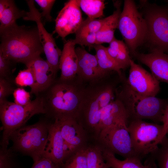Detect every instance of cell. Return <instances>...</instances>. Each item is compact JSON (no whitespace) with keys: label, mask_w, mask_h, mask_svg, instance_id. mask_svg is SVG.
Wrapping results in <instances>:
<instances>
[{"label":"cell","mask_w":168,"mask_h":168,"mask_svg":"<svg viewBox=\"0 0 168 168\" xmlns=\"http://www.w3.org/2000/svg\"><path fill=\"white\" fill-rule=\"evenodd\" d=\"M126 81L133 90L144 96H156L160 90V82L132 59L129 75Z\"/></svg>","instance_id":"4fadbf2b"},{"label":"cell","mask_w":168,"mask_h":168,"mask_svg":"<svg viewBox=\"0 0 168 168\" xmlns=\"http://www.w3.org/2000/svg\"><path fill=\"white\" fill-rule=\"evenodd\" d=\"M114 4L116 10L112 15L104 18L102 26L96 34V44H101L104 43L109 44L115 38L114 32L117 28L121 11L120 2L117 1Z\"/></svg>","instance_id":"44dd1931"},{"label":"cell","mask_w":168,"mask_h":168,"mask_svg":"<svg viewBox=\"0 0 168 168\" xmlns=\"http://www.w3.org/2000/svg\"><path fill=\"white\" fill-rule=\"evenodd\" d=\"M140 62L147 66L152 74L159 82L168 84V54L156 49L149 54L138 53L133 55Z\"/></svg>","instance_id":"e0dca14e"},{"label":"cell","mask_w":168,"mask_h":168,"mask_svg":"<svg viewBox=\"0 0 168 168\" xmlns=\"http://www.w3.org/2000/svg\"><path fill=\"white\" fill-rule=\"evenodd\" d=\"M87 84L77 76L66 80L56 78L49 86L37 95L42 99L46 117L54 120L67 117L76 119Z\"/></svg>","instance_id":"7a4b0ae2"},{"label":"cell","mask_w":168,"mask_h":168,"mask_svg":"<svg viewBox=\"0 0 168 168\" xmlns=\"http://www.w3.org/2000/svg\"><path fill=\"white\" fill-rule=\"evenodd\" d=\"M72 154L62 137L58 121L55 119L50 126L43 156L62 168Z\"/></svg>","instance_id":"5bb4252c"},{"label":"cell","mask_w":168,"mask_h":168,"mask_svg":"<svg viewBox=\"0 0 168 168\" xmlns=\"http://www.w3.org/2000/svg\"><path fill=\"white\" fill-rule=\"evenodd\" d=\"M128 116L123 104L115 97L113 101L102 110L100 132L102 129L108 126L120 123L128 124Z\"/></svg>","instance_id":"ffe728a7"},{"label":"cell","mask_w":168,"mask_h":168,"mask_svg":"<svg viewBox=\"0 0 168 168\" xmlns=\"http://www.w3.org/2000/svg\"><path fill=\"white\" fill-rule=\"evenodd\" d=\"M96 52V56L101 69L106 72H116L121 77L124 74L120 66L109 55L106 47L102 44H95L93 46Z\"/></svg>","instance_id":"d4e9b609"},{"label":"cell","mask_w":168,"mask_h":168,"mask_svg":"<svg viewBox=\"0 0 168 168\" xmlns=\"http://www.w3.org/2000/svg\"><path fill=\"white\" fill-rule=\"evenodd\" d=\"M15 82L18 87H22L29 86L32 88L34 86L35 81L34 77L30 68H27L21 70L15 78Z\"/></svg>","instance_id":"4dcf8cb0"},{"label":"cell","mask_w":168,"mask_h":168,"mask_svg":"<svg viewBox=\"0 0 168 168\" xmlns=\"http://www.w3.org/2000/svg\"><path fill=\"white\" fill-rule=\"evenodd\" d=\"M25 65L31 69L35 79V83L30 89V94L36 96L49 86L56 78L49 63L40 56Z\"/></svg>","instance_id":"ac0fdd59"},{"label":"cell","mask_w":168,"mask_h":168,"mask_svg":"<svg viewBox=\"0 0 168 168\" xmlns=\"http://www.w3.org/2000/svg\"><path fill=\"white\" fill-rule=\"evenodd\" d=\"M26 12L19 9L14 0H0V28L16 23L17 19L25 16Z\"/></svg>","instance_id":"603a6c76"},{"label":"cell","mask_w":168,"mask_h":168,"mask_svg":"<svg viewBox=\"0 0 168 168\" xmlns=\"http://www.w3.org/2000/svg\"><path fill=\"white\" fill-rule=\"evenodd\" d=\"M29 8V11L26 12L23 18L26 21L35 22L38 27L40 43L47 59V61L51 66L53 73L57 77L59 70V63L62 51L57 45L53 34L48 32L44 26L42 21L41 13L35 7L34 1L26 0Z\"/></svg>","instance_id":"8fae6325"},{"label":"cell","mask_w":168,"mask_h":168,"mask_svg":"<svg viewBox=\"0 0 168 168\" xmlns=\"http://www.w3.org/2000/svg\"><path fill=\"white\" fill-rule=\"evenodd\" d=\"M56 119L58 121L64 140L72 153L87 147L88 135L75 118Z\"/></svg>","instance_id":"9a60e30c"},{"label":"cell","mask_w":168,"mask_h":168,"mask_svg":"<svg viewBox=\"0 0 168 168\" xmlns=\"http://www.w3.org/2000/svg\"><path fill=\"white\" fill-rule=\"evenodd\" d=\"M113 72L87 83L84 91L76 119L94 139L99 133L102 110L115 99V91L120 78Z\"/></svg>","instance_id":"6da1fadb"},{"label":"cell","mask_w":168,"mask_h":168,"mask_svg":"<svg viewBox=\"0 0 168 168\" xmlns=\"http://www.w3.org/2000/svg\"><path fill=\"white\" fill-rule=\"evenodd\" d=\"M34 162L31 168H62L44 156L34 161Z\"/></svg>","instance_id":"74e56055"},{"label":"cell","mask_w":168,"mask_h":168,"mask_svg":"<svg viewBox=\"0 0 168 168\" xmlns=\"http://www.w3.org/2000/svg\"><path fill=\"white\" fill-rule=\"evenodd\" d=\"M118 29L132 54L147 40V26L142 13L140 12L133 0L124 1L123 10L119 18Z\"/></svg>","instance_id":"52a82bcc"},{"label":"cell","mask_w":168,"mask_h":168,"mask_svg":"<svg viewBox=\"0 0 168 168\" xmlns=\"http://www.w3.org/2000/svg\"><path fill=\"white\" fill-rule=\"evenodd\" d=\"M77 4L88 17L96 19L103 16L105 8L104 1L101 0H77Z\"/></svg>","instance_id":"484cf974"},{"label":"cell","mask_w":168,"mask_h":168,"mask_svg":"<svg viewBox=\"0 0 168 168\" xmlns=\"http://www.w3.org/2000/svg\"><path fill=\"white\" fill-rule=\"evenodd\" d=\"M48 119L46 117L34 124L24 125L14 132L10 137L13 143L12 150L30 156L33 161L43 156L51 124Z\"/></svg>","instance_id":"8992f818"},{"label":"cell","mask_w":168,"mask_h":168,"mask_svg":"<svg viewBox=\"0 0 168 168\" xmlns=\"http://www.w3.org/2000/svg\"><path fill=\"white\" fill-rule=\"evenodd\" d=\"M14 102L18 105H24L29 104L30 100V92L26 91L22 87L16 88L13 93Z\"/></svg>","instance_id":"d590c367"},{"label":"cell","mask_w":168,"mask_h":168,"mask_svg":"<svg viewBox=\"0 0 168 168\" xmlns=\"http://www.w3.org/2000/svg\"><path fill=\"white\" fill-rule=\"evenodd\" d=\"M76 52L78 59L76 76L84 83L87 84L112 72L108 73L103 71L98 64L95 55L89 53L84 48L78 47L76 48Z\"/></svg>","instance_id":"2e32d148"},{"label":"cell","mask_w":168,"mask_h":168,"mask_svg":"<svg viewBox=\"0 0 168 168\" xmlns=\"http://www.w3.org/2000/svg\"><path fill=\"white\" fill-rule=\"evenodd\" d=\"M86 148L72 153L64 162L62 168H87Z\"/></svg>","instance_id":"83f0119b"},{"label":"cell","mask_w":168,"mask_h":168,"mask_svg":"<svg viewBox=\"0 0 168 168\" xmlns=\"http://www.w3.org/2000/svg\"><path fill=\"white\" fill-rule=\"evenodd\" d=\"M124 75L115 91V97L123 104L128 120L148 119L158 124L162 122L168 101L156 96L140 94L133 90L126 82Z\"/></svg>","instance_id":"277c9868"},{"label":"cell","mask_w":168,"mask_h":168,"mask_svg":"<svg viewBox=\"0 0 168 168\" xmlns=\"http://www.w3.org/2000/svg\"><path fill=\"white\" fill-rule=\"evenodd\" d=\"M147 26V40L154 49L168 54V8L156 4L142 3Z\"/></svg>","instance_id":"9c48e42d"},{"label":"cell","mask_w":168,"mask_h":168,"mask_svg":"<svg viewBox=\"0 0 168 168\" xmlns=\"http://www.w3.org/2000/svg\"><path fill=\"white\" fill-rule=\"evenodd\" d=\"M83 21L82 12L77 0L66 2L55 20V29L53 34L64 40L70 34H75Z\"/></svg>","instance_id":"7c38bea8"},{"label":"cell","mask_w":168,"mask_h":168,"mask_svg":"<svg viewBox=\"0 0 168 168\" xmlns=\"http://www.w3.org/2000/svg\"><path fill=\"white\" fill-rule=\"evenodd\" d=\"M12 149L1 147L0 153V168H12L14 166Z\"/></svg>","instance_id":"e575fe53"},{"label":"cell","mask_w":168,"mask_h":168,"mask_svg":"<svg viewBox=\"0 0 168 168\" xmlns=\"http://www.w3.org/2000/svg\"><path fill=\"white\" fill-rule=\"evenodd\" d=\"M35 1L41 7L42 12L41 13L42 17H44L46 21L51 22L52 18L50 15V12L55 0H35Z\"/></svg>","instance_id":"8d00e7d4"},{"label":"cell","mask_w":168,"mask_h":168,"mask_svg":"<svg viewBox=\"0 0 168 168\" xmlns=\"http://www.w3.org/2000/svg\"><path fill=\"white\" fill-rule=\"evenodd\" d=\"M16 63L5 56L0 51V77L15 78L13 73L16 69Z\"/></svg>","instance_id":"f546056e"},{"label":"cell","mask_w":168,"mask_h":168,"mask_svg":"<svg viewBox=\"0 0 168 168\" xmlns=\"http://www.w3.org/2000/svg\"><path fill=\"white\" fill-rule=\"evenodd\" d=\"M86 150L87 168H110L105 160L102 149L98 144L88 145Z\"/></svg>","instance_id":"4316f807"},{"label":"cell","mask_w":168,"mask_h":168,"mask_svg":"<svg viewBox=\"0 0 168 168\" xmlns=\"http://www.w3.org/2000/svg\"><path fill=\"white\" fill-rule=\"evenodd\" d=\"M73 41L76 44L88 47L89 49L96 44V34L88 33L75 35Z\"/></svg>","instance_id":"836d02e7"},{"label":"cell","mask_w":168,"mask_h":168,"mask_svg":"<svg viewBox=\"0 0 168 168\" xmlns=\"http://www.w3.org/2000/svg\"><path fill=\"white\" fill-rule=\"evenodd\" d=\"M45 113L42 99L39 95L26 105H20L7 100L0 104V118L3 130L1 147L7 148L11 134L25 125L32 116Z\"/></svg>","instance_id":"5b68a950"},{"label":"cell","mask_w":168,"mask_h":168,"mask_svg":"<svg viewBox=\"0 0 168 168\" xmlns=\"http://www.w3.org/2000/svg\"><path fill=\"white\" fill-rule=\"evenodd\" d=\"M162 122L163 123V128L161 137V143L166 134H168V104L165 109Z\"/></svg>","instance_id":"f35d334b"},{"label":"cell","mask_w":168,"mask_h":168,"mask_svg":"<svg viewBox=\"0 0 168 168\" xmlns=\"http://www.w3.org/2000/svg\"><path fill=\"white\" fill-rule=\"evenodd\" d=\"M104 21L102 19H92L87 17L83 20L75 35L83 34L96 33L100 29Z\"/></svg>","instance_id":"f1b7e54d"},{"label":"cell","mask_w":168,"mask_h":168,"mask_svg":"<svg viewBox=\"0 0 168 168\" xmlns=\"http://www.w3.org/2000/svg\"><path fill=\"white\" fill-rule=\"evenodd\" d=\"M128 128L133 148L141 159L148 154H156L161 143L162 124L141 119L130 120Z\"/></svg>","instance_id":"ba28073f"},{"label":"cell","mask_w":168,"mask_h":168,"mask_svg":"<svg viewBox=\"0 0 168 168\" xmlns=\"http://www.w3.org/2000/svg\"><path fill=\"white\" fill-rule=\"evenodd\" d=\"M0 51L16 63L25 65L44 52L37 26L16 23L0 28Z\"/></svg>","instance_id":"3957f363"},{"label":"cell","mask_w":168,"mask_h":168,"mask_svg":"<svg viewBox=\"0 0 168 168\" xmlns=\"http://www.w3.org/2000/svg\"><path fill=\"white\" fill-rule=\"evenodd\" d=\"M73 40H66L60 57L59 63L61 75L59 79L66 80L72 79L77 75L78 59Z\"/></svg>","instance_id":"d6986e66"},{"label":"cell","mask_w":168,"mask_h":168,"mask_svg":"<svg viewBox=\"0 0 168 168\" xmlns=\"http://www.w3.org/2000/svg\"><path fill=\"white\" fill-rule=\"evenodd\" d=\"M160 144L161 147L155 155L159 168H168V139L166 137Z\"/></svg>","instance_id":"d6a6232c"},{"label":"cell","mask_w":168,"mask_h":168,"mask_svg":"<svg viewBox=\"0 0 168 168\" xmlns=\"http://www.w3.org/2000/svg\"><path fill=\"white\" fill-rule=\"evenodd\" d=\"M103 149L124 157L125 159H141L133 147L128 124H118L102 129L96 139Z\"/></svg>","instance_id":"30bf717a"},{"label":"cell","mask_w":168,"mask_h":168,"mask_svg":"<svg viewBox=\"0 0 168 168\" xmlns=\"http://www.w3.org/2000/svg\"><path fill=\"white\" fill-rule=\"evenodd\" d=\"M17 87L15 78L7 79L0 77V104L7 100V98L13 94Z\"/></svg>","instance_id":"1f68e13d"},{"label":"cell","mask_w":168,"mask_h":168,"mask_svg":"<svg viewBox=\"0 0 168 168\" xmlns=\"http://www.w3.org/2000/svg\"><path fill=\"white\" fill-rule=\"evenodd\" d=\"M102 152L105 160L110 168H156L155 160L152 158L143 164L138 158L120 160L115 157V154L107 150L102 149Z\"/></svg>","instance_id":"7402d4cb"},{"label":"cell","mask_w":168,"mask_h":168,"mask_svg":"<svg viewBox=\"0 0 168 168\" xmlns=\"http://www.w3.org/2000/svg\"><path fill=\"white\" fill-rule=\"evenodd\" d=\"M109 55L120 66L122 70L130 67L131 59L129 49L123 41L115 37L106 47Z\"/></svg>","instance_id":"cb8c5ba5"}]
</instances>
